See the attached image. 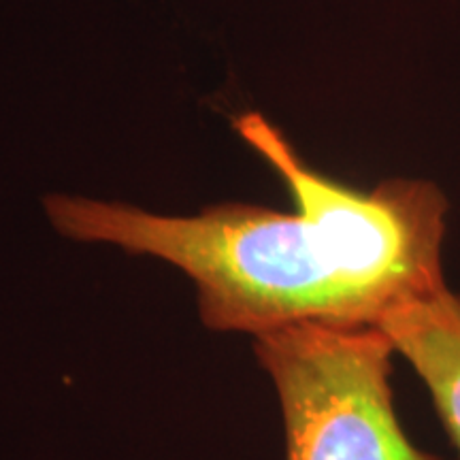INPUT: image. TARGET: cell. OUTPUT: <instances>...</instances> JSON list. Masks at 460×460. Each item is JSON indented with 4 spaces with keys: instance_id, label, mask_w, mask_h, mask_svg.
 Here are the masks:
<instances>
[{
    "instance_id": "2",
    "label": "cell",
    "mask_w": 460,
    "mask_h": 460,
    "mask_svg": "<svg viewBox=\"0 0 460 460\" xmlns=\"http://www.w3.org/2000/svg\"><path fill=\"white\" fill-rule=\"evenodd\" d=\"M273 379L286 460H439L396 416L390 339L377 326L292 324L254 337Z\"/></svg>"
},
{
    "instance_id": "1",
    "label": "cell",
    "mask_w": 460,
    "mask_h": 460,
    "mask_svg": "<svg viewBox=\"0 0 460 460\" xmlns=\"http://www.w3.org/2000/svg\"><path fill=\"white\" fill-rule=\"evenodd\" d=\"M233 128L275 171L292 211L254 203L209 205L169 216L79 194H49L48 220L62 237L149 256L186 273L203 324L262 332L292 324L379 326L413 298L446 286L450 203L437 183L393 177L369 190L309 164L261 111Z\"/></svg>"
},
{
    "instance_id": "3",
    "label": "cell",
    "mask_w": 460,
    "mask_h": 460,
    "mask_svg": "<svg viewBox=\"0 0 460 460\" xmlns=\"http://www.w3.org/2000/svg\"><path fill=\"white\" fill-rule=\"evenodd\" d=\"M377 329L422 379L460 454V295L447 284L437 288L394 309Z\"/></svg>"
}]
</instances>
